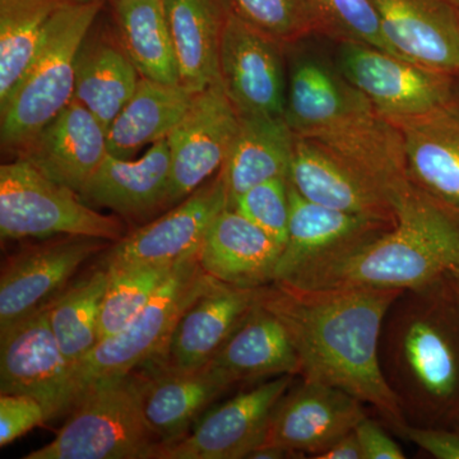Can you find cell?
Masks as SVG:
<instances>
[{"label": "cell", "mask_w": 459, "mask_h": 459, "mask_svg": "<svg viewBox=\"0 0 459 459\" xmlns=\"http://www.w3.org/2000/svg\"><path fill=\"white\" fill-rule=\"evenodd\" d=\"M402 292L271 282L259 290V303L285 325L304 382L342 389L400 434L407 421L383 374L379 346L386 314Z\"/></svg>", "instance_id": "6da1fadb"}, {"label": "cell", "mask_w": 459, "mask_h": 459, "mask_svg": "<svg viewBox=\"0 0 459 459\" xmlns=\"http://www.w3.org/2000/svg\"><path fill=\"white\" fill-rule=\"evenodd\" d=\"M379 356L407 424L459 427V299L449 279L398 296Z\"/></svg>", "instance_id": "7a4b0ae2"}, {"label": "cell", "mask_w": 459, "mask_h": 459, "mask_svg": "<svg viewBox=\"0 0 459 459\" xmlns=\"http://www.w3.org/2000/svg\"><path fill=\"white\" fill-rule=\"evenodd\" d=\"M391 229L318 259L282 283L418 290L459 276V213L409 184Z\"/></svg>", "instance_id": "3957f363"}, {"label": "cell", "mask_w": 459, "mask_h": 459, "mask_svg": "<svg viewBox=\"0 0 459 459\" xmlns=\"http://www.w3.org/2000/svg\"><path fill=\"white\" fill-rule=\"evenodd\" d=\"M285 119L296 137L337 157L394 204L409 186L400 129L337 68L314 57L299 59L287 83Z\"/></svg>", "instance_id": "277c9868"}, {"label": "cell", "mask_w": 459, "mask_h": 459, "mask_svg": "<svg viewBox=\"0 0 459 459\" xmlns=\"http://www.w3.org/2000/svg\"><path fill=\"white\" fill-rule=\"evenodd\" d=\"M105 2H68L51 18L31 65L0 107L3 152L16 155L72 101L78 53Z\"/></svg>", "instance_id": "5b68a950"}, {"label": "cell", "mask_w": 459, "mask_h": 459, "mask_svg": "<svg viewBox=\"0 0 459 459\" xmlns=\"http://www.w3.org/2000/svg\"><path fill=\"white\" fill-rule=\"evenodd\" d=\"M142 388L134 371L90 386L56 439L25 459H159L164 444L148 425Z\"/></svg>", "instance_id": "8992f818"}, {"label": "cell", "mask_w": 459, "mask_h": 459, "mask_svg": "<svg viewBox=\"0 0 459 459\" xmlns=\"http://www.w3.org/2000/svg\"><path fill=\"white\" fill-rule=\"evenodd\" d=\"M198 253L184 256L126 328L100 341L72 368L74 406L90 386L131 374L161 353L183 313L217 282L202 268Z\"/></svg>", "instance_id": "52a82bcc"}, {"label": "cell", "mask_w": 459, "mask_h": 459, "mask_svg": "<svg viewBox=\"0 0 459 459\" xmlns=\"http://www.w3.org/2000/svg\"><path fill=\"white\" fill-rule=\"evenodd\" d=\"M77 235L115 241L126 237L122 220L98 212L74 190L42 175L23 160L0 166L2 240Z\"/></svg>", "instance_id": "ba28073f"}, {"label": "cell", "mask_w": 459, "mask_h": 459, "mask_svg": "<svg viewBox=\"0 0 459 459\" xmlns=\"http://www.w3.org/2000/svg\"><path fill=\"white\" fill-rule=\"evenodd\" d=\"M336 68L388 120L422 117L455 104L453 75L370 45L340 44Z\"/></svg>", "instance_id": "9c48e42d"}, {"label": "cell", "mask_w": 459, "mask_h": 459, "mask_svg": "<svg viewBox=\"0 0 459 459\" xmlns=\"http://www.w3.org/2000/svg\"><path fill=\"white\" fill-rule=\"evenodd\" d=\"M113 241L60 235L29 244L8 256L0 273V331L49 307L87 261Z\"/></svg>", "instance_id": "30bf717a"}, {"label": "cell", "mask_w": 459, "mask_h": 459, "mask_svg": "<svg viewBox=\"0 0 459 459\" xmlns=\"http://www.w3.org/2000/svg\"><path fill=\"white\" fill-rule=\"evenodd\" d=\"M72 368L51 328L49 307L0 331V394L31 395L49 420L74 407Z\"/></svg>", "instance_id": "8fae6325"}, {"label": "cell", "mask_w": 459, "mask_h": 459, "mask_svg": "<svg viewBox=\"0 0 459 459\" xmlns=\"http://www.w3.org/2000/svg\"><path fill=\"white\" fill-rule=\"evenodd\" d=\"M238 124L240 115L221 80L195 92L188 110L166 138L171 160L169 210L221 170Z\"/></svg>", "instance_id": "7c38bea8"}, {"label": "cell", "mask_w": 459, "mask_h": 459, "mask_svg": "<svg viewBox=\"0 0 459 459\" xmlns=\"http://www.w3.org/2000/svg\"><path fill=\"white\" fill-rule=\"evenodd\" d=\"M295 376H281L241 392L197 420L159 459H243L264 442L272 413Z\"/></svg>", "instance_id": "4fadbf2b"}, {"label": "cell", "mask_w": 459, "mask_h": 459, "mask_svg": "<svg viewBox=\"0 0 459 459\" xmlns=\"http://www.w3.org/2000/svg\"><path fill=\"white\" fill-rule=\"evenodd\" d=\"M282 47L232 11L220 50V80L240 117H285Z\"/></svg>", "instance_id": "5bb4252c"}, {"label": "cell", "mask_w": 459, "mask_h": 459, "mask_svg": "<svg viewBox=\"0 0 459 459\" xmlns=\"http://www.w3.org/2000/svg\"><path fill=\"white\" fill-rule=\"evenodd\" d=\"M225 208H230L228 192L219 171L179 204L111 244L101 263L119 268L179 262L199 252L205 232Z\"/></svg>", "instance_id": "9a60e30c"}, {"label": "cell", "mask_w": 459, "mask_h": 459, "mask_svg": "<svg viewBox=\"0 0 459 459\" xmlns=\"http://www.w3.org/2000/svg\"><path fill=\"white\" fill-rule=\"evenodd\" d=\"M360 400L334 386L304 382L290 388L272 413L261 446H273L295 458H316L367 418Z\"/></svg>", "instance_id": "2e32d148"}, {"label": "cell", "mask_w": 459, "mask_h": 459, "mask_svg": "<svg viewBox=\"0 0 459 459\" xmlns=\"http://www.w3.org/2000/svg\"><path fill=\"white\" fill-rule=\"evenodd\" d=\"M108 153V129L72 99L47 126L17 151L16 159L80 193Z\"/></svg>", "instance_id": "e0dca14e"}, {"label": "cell", "mask_w": 459, "mask_h": 459, "mask_svg": "<svg viewBox=\"0 0 459 459\" xmlns=\"http://www.w3.org/2000/svg\"><path fill=\"white\" fill-rule=\"evenodd\" d=\"M261 287L217 281L178 320L161 353L151 362L172 370L204 368L258 303Z\"/></svg>", "instance_id": "ac0fdd59"}, {"label": "cell", "mask_w": 459, "mask_h": 459, "mask_svg": "<svg viewBox=\"0 0 459 459\" xmlns=\"http://www.w3.org/2000/svg\"><path fill=\"white\" fill-rule=\"evenodd\" d=\"M380 29L395 56L459 74V8L449 0H373Z\"/></svg>", "instance_id": "d6986e66"}, {"label": "cell", "mask_w": 459, "mask_h": 459, "mask_svg": "<svg viewBox=\"0 0 459 459\" xmlns=\"http://www.w3.org/2000/svg\"><path fill=\"white\" fill-rule=\"evenodd\" d=\"M170 175V151L165 138L151 144L138 160L108 153L78 195L90 207L108 208L126 221H142L169 210Z\"/></svg>", "instance_id": "ffe728a7"}, {"label": "cell", "mask_w": 459, "mask_h": 459, "mask_svg": "<svg viewBox=\"0 0 459 459\" xmlns=\"http://www.w3.org/2000/svg\"><path fill=\"white\" fill-rule=\"evenodd\" d=\"M289 184L305 199L331 210L394 226L392 199L370 180L313 142L296 137Z\"/></svg>", "instance_id": "44dd1931"}, {"label": "cell", "mask_w": 459, "mask_h": 459, "mask_svg": "<svg viewBox=\"0 0 459 459\" xmlns=\"http://www.w3.org/2000/svg\"><path fill=\"white\" fill-rule=\"evenodd\" d=\"M391 122L403 140L411 183L459 213L458 105Z\"/></svg>", "instance_id": "7402d4cb"}, {"label": "cell", "mask_w": 459, "mask_h": 459, "mask_svg": "<svg viewBox=\"0 0 459 459\" xmlns=\"http://www.w3.org/2000/svg\"><path fill=\"white\" fill-rule=\"evenodd\" d=\"M282 249L243 214L225 208L205 232L198 258L214 280L253 289L273 282Z\"/></svg>", "instance_id": "603a6c76"}, {"label": "cell", "mask_w": 459, "mask_h": 459, "mask_svg": "<svg viewBox=\"0 0 459 459\" xmlns=\"http://www.w3.org/2000/svg\"><path fill=\"white\" fill-rule=\"evenodd\" d=\"M289 235L273 282H285L310 263L379 234L391 225L331 210L301 197L289 184Z\"/></svg>", "instance_id": "cb8c5ba5"}, {"label": "cell", "mask_w": 459, "mask_h": 459, "mask_svg": "<svg viewBox=\"0 0 459 459\" xmlns=\"http://www.w3.org/2000/svg\"><path fill=\"white\" fill-rule=\"evenodd\" d=\"M142 376L144 416L164 446L186 437L210 404L234 385L210 364L189 371L156 367L151 376Z\"/></svg>", "instance_id": "d4e9b609"}, {"label": "cell", "mask_w": 459, "mask_h": 459, "mask_svg": "<svg viewBox=\"0 0 459 459\" xmlns=\"http://www.w3.org/2000/svg\"><path fill=\"white\" fill-rule=\"evenodd\" d=\"M180 83L192 92L220 81V50L230 0H165Z\"/></svg>", "instance_id": "484cf974"}, {"label": "cell", "mask_w": 459, "mask_h": 459, "mask_svg": "<svg viewBox=\"0 0 459 459\" xmlns=\"http://www.w3.org/2000/svg\"><path fill=\"white\" fill-rule=\"evenodd\" d=\"M208 364L225 374L234 385L300 374V361L285 325L259 299Z\"/></svg>", "instance_id": "4316f807"}, {"label": "cell", "mask_w": 459, "mask_h": 459, "mask_svg": "<svg viewBox=\"0 0 459 459\" xmlns=\"http://www.w3.org/2000/svg\"><path fill=\"white\" fill-rule=\"evenodd\" d=\"M141 74L124 49L119 32L96 31L84 39L75 65L74 99L108 128L137 89Z\"/></svg>", "instance_id": "83f0119b"}, {"label": "cell", "mask_w": 459, "mask_h": 459, "mask_svg": "<svg viewBox=\"0 0 459 459\" xmlns=\"http://www.w3.org/2000/svg\"><path fill=\"white\" fill-rule=\"evenodd\" d=\"M295 142L285 117H240L237 135L220 170L229 207L258 184L289 180Z\"/></svg>", "instance_id": "f1b7e54d"}, {"label": "cell", "mask_w": 459, "mask_h": 459, "mask_svg": "<svg viewBox=\"0 0 459 459\" xmlns=\"http://www.w3.org/2000/svg\"><path fill=\"white\" fill-rule=\"evenodd\" d=\"M195 92L183 84L156 82L141 77L137 89L108 128V153L133 156L165 140L192 104Z\"/></svg>", "instance_id": "f546056e"}, {"label": "cell", "mask_w": 459, "mask_h": 459, "mask_svg": "<svg viewBox=\"0 0 459 459\" xmlns=\"http://www.w3.org/2000/svg\"><path fill=\"white\" fill-rule=\"evenodd\" d=\"M113 4L120 40L141 77L181 84L165 0H120Z\"/></svg>", "instance_id": "4dcf8cb0"}, {"label": "cell", "mask_w": 459, "mask_h": 459, "mask_svg": "<svg viewBox=\"0 0 459 459\" xmlns=\"http://www.w3.org/2000/svg\"><path fill=\"white\" fill-rule=\"evenodd\" d=\"M72 0H0V107L31 65L48 23Z\"/></svg>", "instance_id": "1f68e13d"}, {"label": "cell", "mask_w": 459, "mask_h": 459, "mask_svg": "<svg viewBox=\"0 0 459 459\" xmlns=\"http://www.w3.org/2000/svg\"><path fill=\"white\" fill-rule=\"evenodd\" d=\"M108 276V268L100 263L98 268L71 283L49 305L51 328L72 367L86 358L100 342V313Z\"/></svg>", "instance_id": "d6a6232c"}, {"label": "cell", "mask_w": 459, "mask_h": 459, "mask_svg": "<svg viewBox=\"0 0 459 459\" xmlns=\"http://www.w3.org/2000/svg\"><path fill=\"white\" fill-rule=\"evenodd\" d=\"M179 262L108 268L110 276L100 313V341L126 328L150 303Z\"/></svg>", "instance_id": "836d02e7"}, {"label": "cell", "mask_w": 459, "mask_h": 459, "mask_svg": "<svg viewBox=\"0 0 459 459\" xmlns=\"http://www.w3.org/2000/svg\"><path fill=\"white\" fill-rule=\"evenodd\" d=\"M313 31L338 44L355 42L394 54L386 44L373 0H305ZM395 56V54H394Z\"/></svg>", "instance_id": "e575fe53"}, {"label": "cell", "mask_w": 459, "mask_h": 459, "mask_svg": "<svg viewBox=\"0 0 459 459\" xmlns=\"http://www.w3.org/2000/svg\"><path fill=\"white\" fill-rule=\"evenodd\" d=\"M232 11L281 45L294 44L313 31L305 0H230Z\"/></svg>", "instance_id": "d590c367"}, {"label": "cell", "mask_w": 459, "mask_h": 459, "mask_svg": "<svg viewBox=\"0 0 459 459\" xmlns=\"http://www.w3.org/2000/svg\"><path fill=\"white\" fill-rule=\"evenodd\" d=\"M249 221L285 247L289 235V180L273 179L258 184L238 195L232 207Z\"/></svg>", "instance_id": "8d00e7d4"}, {"label": "cell", "mask_w": 459, "mask_h": 459, "mask_svg": "<svg viewBox=\"0 0 459 459\" xmlns=\"http://www.w3.org/2000/svg\"><path fill=\"white\" fill-rule=\"evenodd\" d=\"M49 421L40 401L27 394H0V446Z\"/></svg>", "instance_id": "74e56055"}, {"label": "cell", "mask_w": 459, "mask_h": 459, "mask_svg": "<svg viewBox=\"0 0 459 459\" xmlns=\"http://www.w3.org/2000/svg\"><path fill=\"white\" fill-rule=\"evenodd\" d=\"M398 435L416 444L431 457L459 459V427H416V425L406 424Z\"/></svg>", "instance_id": "f35d334b"}, {"label": "cell", "mask_w": 459, "mask_h": 459, "mask_svg": "<svg viewBox=\"0 0 459 459\" xmlns=\"http://www.w3.org/2000/svg\"><path fill=\"white\" fill-rule=\"evenodd\" d=\"M355 434L360 443L364 459H403L406 455L394 437L374 420L364 418L355 428Z\"/></svg>", "instance_id": "ab89813d"}, {"label": "cell", "mask_w": 459, "mask_h": 459, "mask_svg": "<svg viewBox=\"0 0 459 459\" xmlns=\"http://www.w3.org/2000/svg\"><path fill=\"white\" fill-rule=\"evenodd\" d=\"M314 459H364V453L353 430L352 433L344 435L336 443L332 444Z\"/></svg>", "instance_id": "60d3db41"}, {"label": "cell", "mask_w": 459, "mask_h": 459, "mask_svg": "<svg viewBox=\"0 0 459 459\" xmlns=\"http://www.w3.org/2000/svg\"><path fill=\"white\" fill-rule=\"evenodd\" d=\"M449 282H451L453 290H455V295H457V298L459 299V276L451 277V279H449Z\"/></svg>", "instance_id": "b9f144b4"}, {"label": "cell", "mask_w": 459, "mask_h": 459, "mask_svg": "<svg viewBox=\"0 0 459 459\" xmlns=\"http://www.w3.org/2000/svg\"><path fill=\"white\" fill-rule=\"evenodd\" d=\"M449 2H451L452 4H455V7L459 8V0H449Z\"/></svg>", "instance_id": "7bdbcfd3"}, {"label": "cell", "mask_w": 459, "mask_h": 459, "mask_svg": "<svg viewBox=\"0 0 459 459\" xmlns=\"http://www.w3.org/2000/svg\"><path fill=\"white\" fill-rule=\"evenodd\" d=\"M72 2H90V0H72Z\"/></svg>", "instance_id": "ee69618b"}, {"label": "cell", "mask_w": 459, "mask_h": 459, "mask_svg": "<svg viewBox=\"0 0 459 459\" xmlns=\"http://www.w3.org/2000/svg\"><path fill=\"white\" fill-rule=\"evenodd\" d=\"M113 2H120V0H113Z\"/></svg>", "instance_id": "f6af8a7d"}]
</instances>
